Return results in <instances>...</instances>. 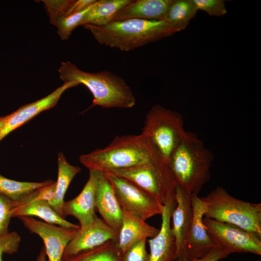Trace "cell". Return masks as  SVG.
Masks as SVG:
<instances>
[{"mask_svg":"<svg viewBox=\"0 0 261 261\" xmlns=\"http://www.w3.org/2000/svg\"><path fill=\"white\" fill-rule=\"evenodd\" d=\"M122 209V223L116 244L123 253L135 243L154 237L159 229L149 225L138 216Z\"/></svg>","mask_w":261,"mask_h":261,"instance_id":"18","label":"cell"},{"mask_svg":"<svg viewBox=\"0 0 261 261\" xmlns=\"http://www.w3.org/2000/svg\"><path fill=\"white\" fill-rule=\"evenodd\" d=\"M79 161L89 171L104 172L164 161L142 133L116 136L105 147L80 156Z\"/></svg>","mask_w":261,"mask_h":261,"instance_id":"1","label":"cell"},{"mask_svg":"<svg viewBox=\"0 0 261 261\" xmlns=\"http://www.w3.org/2000/svg\"><path fill=\"white\" fill-rule=\"evenodd\" d=\"M118 233L97 215L89 225L80 227L69 242L63 258L70 257L101 246L109 241H117Z\"/></svg>","mask_w":261,"mask_h":261,"instance_id":"12","label":"cell"},{"mask_svg":"<svg viewBox=\"0 0 261 261\" xmlns=\"http://www.w3.org/2000/svg\"><path fill=\"white\" fill-rule=\"evenodd\" d=\"M116 241H109L75 255L62 258V261H121L122 253Z\"/></svg>","mask_w":261,"mask_h":261,"instance_id":"25","label":"cell"},{"mask_svg":"<svg viewBox=\"0 0 261 261\" xmlns=\"http://www.w3.org/2000/svg\"><path fill=\"white\" fill-rule=\"evenodd\" d=\"M90 6L80 12L61 17L53 23L58 28V33L61 40H68L77 27L83 25L85 15Z\"/></svg>","mask_w":261,"mask_h":261,"instance_id":"26","label":"cell"},{"mask_svg":"<svg viewBox=\"0 0 261 261\" xmlns=\"http://www.w3.org/2000/svg\"><path fill=\"white\" fill-rule=\"evenodd\" d=\"M191 195L184 187L177 184L176 206L171 216V230L175 246L174 261H188L187 240L193 217Z\"/></svg>","mask_w":261,"mask_h":261,"instance_id":"11","label":"cell"},{"mask_svg":"<svg viewBox=\"0 0 261 261\" xmlns=\"http://www.w3.org/2000/svg\"><path fill=\"white\" fill-rule=\"evenodd\" d=\"M206 205L205 218L236 225L261 236V203L237 199L217 187L201 198Z\"/></svg>","mask_w":261,"mask_h":261,"instance_id":"5","label":"cell"},{"mask_svg":"<svg viewBox=\"0 0 261 261\" xmlns=\"http://www.w3.org/2000/svg\"><path fill=\"white\" fill-rule=\"evenodd\" d=\"M95 206L102 219L118 233L122 223V209L105 173L101 171H97Z\"/></svg>","mask_w":261,"mask_h":261,"instance_id":"16","label":"cell"},{"mask_svg":"<svg viewBox=\"0 0 261 261\" xmlns=\"http://www.w3.org/2000/svg\"><path fill=\"white\" fill-rule=\"evenodd\" d=\"M13 201L0 194V236L8 233Z\"/></svg>","mask_w":261,"mask_h":261,"instance_id":"30","label":"cell"},{"mask_svg":"<svg viewBox=\"0 0 261 261\" xmlns=\"http://www.w3.org/2000/svg\"><path fill=\"white\" fill-rule=\"evenodd\" d=\"M21 237L16 232H9L0 236V261L3 254H13L18 251Z\"/></svg>","mask_w":261,"mask_h":261,"instance_id":"31","label":"cell"},{"mask_svg":"<svg viewBox=\"0 0 261 261\" xmlns=\"http://www.w3.org/2000/svg\"><path fill=\"white\" fill-rule=\"evenodd\" d=\"M203 222L211 239L227 256L233 253L261 255V236L234 224L205 217Z\"/></svg>","mask_w":261,"mask_h":261,"instance_id":"8","label":"cell"},{"mask_svg":"<svg viewBox=\"0 0 261 261\" xmlns=\"http://www.w3.org/2000/svg\"><path fill=\"white\" fill-rule=\"evenodd\" d=\"M132 0H99L92 3L85 15L83 25L102 26L113 21L116 13ZM82 25V26H83Z\"/></svg>","mask_w":261,"mask_h":261,"instance_id":"22","label":"cell"},{"mask_svg":"<svg viewBox=\"0 0 261 261\" xmlns=\"http://www.w3.org/2000/svg\"><path fill=\"white\" fill-rule=\"evenodd\" d=\"M58 179L56 181L55 195L53 199L48 203L63 218V206L65 202V195L71 182L81 171V168L69 163L62 152L58 154Z\"/></svg>","mask_w":261,"mask_h":261,"instance_id":"21","label":"cell"},{"mask_svg":"<svg viewBox=\"0 0 261 261\" xmlns=\"http://www.w3.org/2000/svg\"><path fill=\"white\" fill-rule=\"evenodd\" d=\"M109 173L133 183L163 205L175 200L176 180L167 163L160 161L114 170Z\"/></svg>","mask_w":261,"mask_h":261,"instance_id":"7","label":"cell"},{"mask_svg":"<svg viewBox=\"0 0 261 261\" xmlns=\"http://www.w3.org/2000/svg\"><path fill=\"white\" fill-rule=\"evenodd\" d=\"M31 233L43 240L48 261H62L65 249L80 228H67L40 221L31 217L18 218Z\"/></svg>","mask_w":261,"mask_h":261,"instance_id":"10","label":"cell"},{"mask_svg":"<svg viewBox=\"0 0 261 261\" xmlns=\"http://www.w3.org/2000/svg\"><path fill=\"white\" fill-rule=\"evenodd\" d=\"M227 256L219 247L216 246L204 256L198 259L189 260L188 261H218Z\"/></svg>","mask_w":261,"mask_h":261,"instance_id":"32","label":"cell"},{"mask_svg":"<svg viewBox=\"0 0 261 261\" xmlns=\"http://www.w3.org/2000/svg\"><path fill=\"white\" fill-rule=\"evenodd\" d=\"M193 217L187 240L188 260L201 258L217 246L209 236L203 219L206 211L204 202L197 194L191 195Z\"/></svg>","mask_w":261,"mask_h":261,"instance_id":"13","label":"cell"},{"mask_svg":"<svg viewBox=\"0 0 261 261\" xmlns=\"http://www.w3.org/2000/svg\"><path fill=\"white\" fill-rule=\"evenodd\" d=\"M183 122L179 113L160 105L146 114L141 133L166 163L186 131Z\"/></svg>","mask_w":261,"mask_h":261,"instance_id":"6","label":"cell"},{"mask_svg":"<svg viewBox=\"0 0 261 261\" xmlns=\"http://www.w3.org/2000/svg\"><path fill=\"white\" fill-rule=\"evenodd\" d=\"M105 173L122 209L145 220L161 214L163 205L148 192L128 180Z\"/></svg>","mask_w":261,"mask_h":261,"instance_id":"9","label":"cell"},{"mask_svg":"<svg viewBox=\"0 0 261 261\" xmlns=\"http://www.w3.org/2000/svg\"><path fill=\"white\" fill-rule=\"evenodd\" d=\"M78 85L74 82H64L62 86L46 96L24 105L10 114L9 118L0 130V141L39 113L54 107L66 90Z\"/></svg>","mask_w":261,"mask_h":261,"instance_id":"14","label":"cell"},{"mask_svg":"<svg viewBox=\"0 0 261 261\" xmlns=\"http://www.w3.org/2000/svg\"><path fill=\"white\" fill-rule=\"evenodd\" d=\"M58 72L64 82L83 84L89 89L93 97L89 109L96 106L130 108L135 104V97L130 87L123 79L110 72H86L68 61L61 62Z\"/></svg>","mask_w":261,"mask_h":261,"instance_id":"3","label":"cell"},{"mask_svg":"<svg viewBox=\"0 0 261 261\" xmlns=\"http://www.w3.org/2000/svg\"><path fill=\"white\" fill-rule=\"evenodd\" d=\"M10 114L3 116H0V130L3 127L9 118Z\"/></svg>","mask_w":261,"mask_h":261,"instance_id":"34","label":"cell"},{"mask_svg":"<svg viewBox=\"0 0 261 261\" xmlns=\"http://www.w3.org/2000/svg\"><path fill=\"white\" fill-rule=\"evenodd\" d=\"M12 217H38L45 222L67 228L80 227L67 221L62 218L45 201L36 200L29 202L18 203L13 201V206L11 210Z\"/></svg>","mask_w":261,"mask_h":261,"instance_id":"20","label":"cell"},{"mask_svg":"<svg viewBox=\"0 0 261 261\" xmlns=\"http://www.w3.org/2000/svg\"><path fill=\"white\" fill-rule=\"evenodd\" d=\"M97 171L90 170L88 179L81 192L75 198L65 201L63 217L72 216L79 221L80 227L91 223L96 216L95 191Z\"/></svg>","mask_w":261,"mask_h":261,"instance_id":"15","label":"cell"},{"mask_svg":"<svg viewBox=\"0 0 261 261\" xmlns=\"http://www.w3.org/2000/svg\"><path fill=\"white\" fill-rule=\"evenodd\" d=\"M146 239L140 240L122 253L121 261H149Z\"/></svg>","mask_w":261,"mask_h":261,"instance_id":"28","label":"cell"},{"mask_svg":"<svg viewBox=\"0 0 261 261\" xmlns=\"http://www.w3.org/2000/svg\"><path fill=\"white\" fill-rule=\"evenodd\" d=\"M197 11L192 0H172L163 20L179 32L188 27Z\"/></svg>","mask_w":261,"mask_h":261,"instance_id":"23","label":"cell"},{"mask_svg":"<svg viewBox=\"0 0 261 261\" xmlns=\"http://www.w3.org/2000/svg\"><path fill=\"white\" fill-rule=\"evenodd\" d=\"M83 26L100 44L123 51L134 49L178 32L164 20L128 19L102 26Z\"/></svg>","mask_w":261,"mask_h":261,"instance_id":"2","label":"cell"},{"mask_svg":"<svg viewBox=\"0 0 261 261\" xmlns=\"http://www.w3.org/2000/svg\"><path fill=\"white\" fill-rule=\"evenodd\" d=\"M37 261H47V256L44 246H43L37 258Z\"/></svg>","mask_w":261,"mask_h":261,"instance_id":"33","label":"cell"},{"mask_svg":"<svg viewBox=\"0 0 261 261\" xmlns=\"http://www.w3.org/2000/svg\"><path fill=\"white\" fill-rule=\"evenodd\" d=\"M49 18L53 23L58 19L71 15V9L74 0H42Z\"/></svg>","mask_w":261,"mask_h":261,"instance_id":"27","label":"cell"},{"mask_svg":"<svg viewBox=\"0 0 261 261\" xmlns=\"http://www.w3.org/2000/svg\"><path fill=\"white\" fill-rule=\"evenodd\" d=\"M175 206V199L168 201L162 206L160 228L155 236L148 240L149 261H174L175 246L171 221Z\"/></svg>","mask_w":261,"mask_h":261,"instance_id":"17","label":"cell"},{"mask_svg":"<svg viewBox=\"0 0 261 261\" xmlns=\"http://www.w3.org/2000/svg\"><path fill=\"white\" fill-rule=\"evenodd\" d=\"M213 159V154L197 135L186 130L167 163L177 183L198 194L210 178Z\"/></svg>","mask_w":261,"mask_h":261,"instance_id":"4","label":"cell"},{"mask_svg":"<svg viewBox=\"0 0 261 261\" xmlns=\"http://www.w3.org/2000/svg\"><path fill=\"white\" fill-rule=\"evenodd\" d=\"M198 11L201 10L213 16H222L227 13L223 0H192Z\"/></svg>","mask_w":261,"mask_h":261,"instance_id":"29","label":"cell"},{"mask_svg":"<svg viewBox=\"0 0 261 261\" xmlns=\"http://www.w3.org/2000/svg\"><path fill=\"white\" fill-rule=\"evenodd\" d=\"M172 0H132L120 9L113 21L128 19L163 20Z\"/></svg>","mask_w":261,"mask_h":261,"instance_id":"19","label":"cell"},{"mask_svg":"<svg viewBox=\"0 0 261 261\" xmlns=\"http://www.w3.org/2000/svg\"><path fill=\"white\" fill-rule=\"evenodd\" d=\"M48 180L41 182H22L7 178L0 174V194L15 202H21L37 189L52 183Z\"/></svg>","mask_w":261,"mask_h":261,"instance_id":"24","label":"cell"}]
</instances>
